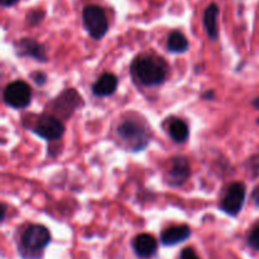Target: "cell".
I'll use <instances>...</instances> for the list:
<instances>
[{"mask_svg": "<svg viewBox=\"0 0 259 259\" xmlns=\"http://www.w3.org/2000/svg\"><path fill=\"white\" fill-rule=\"evenodd\" d=\"M32 77H33V80L35 81V83H37V85H43V83L46 82V80H47V76H46L43 72L33 73Z\"/></svg>", "mask_w": 259, "mask_h": 259, "instance_id": "ffe728a7", "label": "cell"}, {"mask_svg": "<svg viewBox=\"0 0 259 259\" xmlns=\"http://www.w3.org/2000/svg\"><path fill=\"white\" fill-rule=\"evenodd\" d=\"M252 105L254 106L255 109H258V110H259V96H258V98H255L254 100L252 101Z\"/></svg>", "mask_w": 259, "mask_h": 259, "instance_id": "603a6c76", "label": "cell"}, {"mask_svg": "<svg viewBox=\"0 0 259 259\" xmlns=\"http://www.w3.org/2000/svg\"><path fill=\"white\" fill-rule=\"evenodd\" d=\"M245 201V185L242 182H233L227 189L220 204V209L230 217H237L242 211Z\"/></svg>", "mask_w": 259, "mask_h": 259, "instance_id": "8992f818", "label": "cell"}, {"mask_svg": "<svg viewBox=\"0 0 259 259\" xmlns=\"http://www.w3.org/2000/svg\"><path fill=\"white\" fill-rule=\"evenodd\" d=\"M32 132L40 138L52 142L62 138L63 133H65V125H63L62 120L56 116L42 115L34 123Z\"/></svg>", "mask_w": 259, "mask_h": 259, "instance_id": "52a82bcc", "label": "cell"}, {"mask_svg": "<svg viewBox=\"0 0 259 259\" xmlns=\"http://www.w3.org/2000/svg\"><path fill=\"white\" fill-rule=\"evenodd\" d=\"M191 229L189 225H176V227L167 228L164 232L161 234V242L162 244L166 247H171V245H177L180 243L185 242L191 237Z\"/></svg>", "mask_w": 259, "mask_h": 259, "instance_id": "7c38bea8", "label": "cell"}, {"mask_svg": "<svg viewBox=\"0 0 259 259\" xmlns=\"http://www.w3.org/2000/svg\"><path fill=\"white\" fill-rule=\"evenodd\" d=\"M189 47L190 43L184 33L179 32V30L169 33L168 39H167V48H168L169 52L184 53L189 50Z\"/></svg>", "mask_w": 259, "mask_h": 259, "instance_id": "2e32d148", "label": "cell"}, {"mask_svg": "<svg viewBox=\"0 0 259 259\" xmlns=\"http://www.w3.org/2000/svg\"><path fill=\"white\" fill-rule=\"evenodd\" d=\"M248 244L250 248L259 252V224L255 225L248 235Z\"/></svg>", "mask_w": 259, "mask_h": 259, "instance_id": "e0dca14e", "label": "cell"}, {"mask_svg": "<svg viewBox=\"0 0 259 259\" xmlns=\"http://www.w3.org/2000/svg\"><path fill=\"white\" fill-rule=\"evenodd\" d=\"M204 98L205 99H212L214 98V93H212V91H209V93L204 94Z\"/></svg>", "mask_w": 259, "mask_h": 259, "instance_id": "cb8c5ba5", "label": "cell"}, {"mask_svg": "<svg viewBox=\"0 0 259 259\" xmlns=\"http://www.w3.org/2000/svg\"><path fill=\"white\" fill-rule=\"evenodd\" d=\"M18 53L23 57H30L38 62H47L48 57L45 47L33 38H22L17 45Z\"/></svg>", "mask_w": 259, "mask_h": 259, "instance_id": "30bf717a", "label": "cell"}, {"mask_svg": "<svg viewBox=\"0 0 259 259\" xmlns=\"http://www.w3.org/2000/svg\"><path fill=\"white\" fill-rule=\"evenodd\" d=\"M181 259H200L197 253L192 248H185L181 252Z\"/></svg>", "mask_w": 259, "mask_h": 259, "instance_id": "ac0fdd59", "label": "cell"}, {"mask_svg": "<svg viewBox=\"0 0 259 259\" xmlns=\"http://www.w3.org/2000/svg\"><path fill=\"white\" fill-rule=\"evenodd\" d=\"M133 250L139 258H151L156 254L157 240L151 234H139L133 239Z\"/></svg>", "mask_w": 259, "mask_h": 259, "instance_id": "8fae6325", "label": "cell"}, {"mask_svg": "<svg viewBox=\"0 0 259 259\" xmlns=\"http://www.w3.org/2000/svg\"><path fill=\"white\" fill-rule=\"evenodd\" d=\"M81 100L82 99L73 89H67L55 101V110L61 115L68 118L70 115H72L75 109L81 105Z\"/></svg>", "mask_w": 259, "mask_h": 259, "instance_id": "9c48e42d", "label": "cell"}, {"mask_svg": "<svg viewBox=\"0 0 259 259\" xmlns=\"http://www.w3.org/2000/svg\"><path fill=\"white\" fill-rule=\"evenodd\" d=\"M258 123H259V121H258Z\"/></svg>", "mask_w": 259, "mask_h": 259, "instance_id": "d4e9b609", "label": "cell"}, {"mask_svg": "<svg viewBox=\"0 0 259 259\" xmlns=\"http://www.w3.org/2000/svg\"><path fill=\"white\" fill-rule=\"evenodd\" d=\"M116 89H118V77L114 73L106 72L96 80L91 90H93L94 95L99 96V98H106V96L113 95Z\"/></svg>", "mask_w": 259, "mask_h": 259, "instance_id": "4fadbf2b", "label": "cell"}, {"mask_svg": "<svg viewBox=\"0 0 259 259\" xmlns=\"http://www.w3.org/2000/svg\"><path fill=\"white\" fill-rule=\"evenodd\" d=\"M252 200H253V202H254L255 206L259 207V185H258L257 187H255L254 190H253Z\"/></svg>", "mask_w": 259, "mask_h": 259, "instance_id": "44dd1931", "label": "cell"}, {"mask_svg": "<svg viewBox=\"0 0 259 259\" xmlns=\"http://www.w3.org/2000/svg\"><path fill=\"white\" fill-rule=\"evenodd\" d=\"M168 134L172 138V141H175L176 143H185L190 136L189 125L182 119L174 118L169 121Z\"/></svg>", "mask_w": 259, "mask_h": 259, "instance_id": "9a60e30c", "label": "cell"}, {"mask_svg": "<svg viewBox=\"0 0 259 259\" xmlns=\"http://www.w3.org/2000/svg\"><path fill=\"white\" fill-rule=\"evenodd\" d=\"M5 104L13 109H24L32 101V90L29 85L22 80L8 83L3 93Z\"/></svg>", "mask_w": 259, "mask_h": 259, "instance_id": "5b68a950", "label": "cell"}, {"mask_svg": "<svg viewBox=\"0 0 259 259\" xmlns=\"http://www.w3.org/2000/svg\"><path fill=\"white\" fill-rule=\"evenodd\" d=\"M18 2H19V0H0V4H2L3 7H12V5L17 4Z\"/></svg>", "mask_w": 259, "mask_h": 259, "instance_id": "7402d4cb", "label": "cell"}, {"mask_svg": "<svg viewBox=\"0 0 259 259\" xmlns=\"http://www.w3.org/2000/svg\"><path fill=\"white\" fill-rule=\"evenodd\" d=\"M133 72L144 86H159L166 81L167 65L154 56H142L132 65Z\"/></svg>", "mask_w": 259, "mask_h": 259, "instance_id": "6da1fadb", "label": "cell"}, {"mask_svg": "<svg viewBox=\"0 0 259 259\" xmlns=\"http://www.w3.org/2000/svg\"><path fill=\"white\" fill-rule=\"evenodd\" d=\"M118 136L133 152L143 151L149 144V132L136 119H125L118 126Z\"/></svg>", "mask_w": 259, "mask_h": 259, "instance_id": "7a4b0ae2", "label": "cell"}, {"mask_svg": "<svg viewBox=\"0 0 259 259\" xmlns=\"http://www.w3.org/2000/svg\"><path fill=\"white\" fill-rule=\"evenodd\" d=\"M23 250L32 254H39L51 242V233L45 225L33 224L22 235Z\"/></svg>", "mask_w": 259, "mask_h": 259, "instance_id": "277c9868", "label": "cell"}, {"mask_svg": "<svg viewBox=\"0 0 259 259\" xmlns=\"http://www.w3.org/2000/svg\"><path fill=\"white\" fill-rule=\"evenodd\" d=\"M218 17H219V7L215 3H211L205 9L204 13V25L206 29L207 35L212 40L219 38V27H218Z\"/></svg>", "mask_w": 259, "mask_h": 259, "instance_id": "5bb4252c", "label": "cell"}, {"mask_svg": "<svg viewBox=\"0 0 259 259\" xmlns=\"http://www.w3.org/2000/svg\"><path fill=\"white\" fill-rule=\"evenodd\" d=\"M82 22L86 30L94 39H101L109 29L105 12L99 5H88L82 10Z\"/></svg>", "mask_w": 259, "mask_h": 259, "instance_id": "3957f363", "label": "cell"}, {"mask_svg": "<svg viewBox=\"0 0 259 259\" xmlns=\"http://www.w3.org/2000/svg\"><path fill=\"white\" fill-rule=\"evenodd\" d=\"M191 176V167L185 157H175L171 161V167L167 172V181L171 186L180 187Z\"/></svg>", "mask_w": 259, "mask_h": 259, "instance_id": "ba28073f", "label": "cell"}, {"mask_svg": "<svg viewBox=\"0 0 259 259\" xmlns=\"http://www.w3.org/2000/svg\"><path fill=\"white\" fill-rule=\"evenodd\" d=\"M42 17L43 14L40 12H30L29 14H28L27 20L30 24H37V23H39L40 20H42Z\"/></svg>", "mask_w": 259, "mask_h": 259, "instance_id": "d6986e66", "label": "cell"}]
</instances>
